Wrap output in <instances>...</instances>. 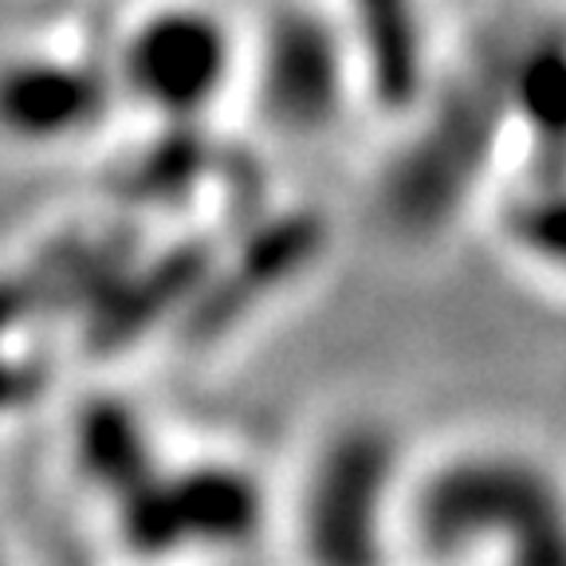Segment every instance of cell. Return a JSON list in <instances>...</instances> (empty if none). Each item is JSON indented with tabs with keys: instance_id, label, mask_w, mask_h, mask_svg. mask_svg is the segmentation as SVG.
Returning <instances> with one entry per match:
<instances>
[{
	"instance_id": "obj_8",
	"label": "cell",
	"mask_w": 566,
	"mask_h": 566,
	"mask_svg": "<svg viewBox=\"0 0 566 566\" xmlns=\"http://www.w3.org/2000/svg\"><path fill=\"white\" fill-rule=\"evenodd\" d=\"M346 44L374 103L386 111H409L421 98L424 35L417 0H350Z\"/></svg>"
},
{
	"instance_id": "obj_2",
	"label": "cell",
	"mask_w": 566,
	"mask_h": 566,
	"mask_svg": "<svg viewBox=\"0 0 566 566\" xmlns=\"http://www.w3.org/2000/svg\"><path fill=\"white\" fill-rule=\"evenodd\" d=\"M401 441L378 417H346L318 437L295 495L307 566H381L401 535Z\"/></svg>"
},
{
	"instance_id": "obj_6",
	"label": "cell",
	"mask_w": 566,
	"mask_h": 566,
	"mask_svg": "<svg viewBox=\"0 0 566 566\" xmlns=\"http://www.w3.org/2000/svg\"><path fill=\"white\" fill-rule=\"evenodd\" d=\"M111 106V80L87 63H0V134L32 146L95 130Z\"/></svg>"
},
{
	"instance_id": "obj_5",
	"label": "cell",
	"mask_w": 566,
	"mask_h": 566,
	"mask_svg": "<svg viewBox=\"0 0 566 566\" xmlns=\"http://www.w3.org/2000/svg\"><path fill=\"white\" fill-rule=\"evenodd\" d=\"M488 98L472 91L464 103L452 106V115L437 118L421 142L406 154L394 177H389V205L406 232H429L444 224L449 209L464 193V181H476V166L484 161L488 142L495 134V118H504V103L492 115L484 111Z\"/></svg>"
},
{
	"instance_id": "obj_4",
	"label": "cell",
	"mask_w": 566,
	"mask_h": 566,
	"mask_svg": "<svg viewBox=\"0 0 566 566\" xmlns=\"http://www.w3.org/2000/svg\"><path fill=\"white\" fill-rule=\"evenodd\" d=\"M256 103L268 126L287 138H318L335 130L350 98L354 55L343 24L315 9H280L256 48Z\"/></svg>"
},
{
	"instance_id": "obj_11",
	"label": "cell",
	"mask_w": 566,
	"mask_h": 566,
	"mask_svg": "<svg viewBox=\"0 0 566 566\" xmlns=\"http://www.w3.org/2000/svg\"><path fill=\"white\" fill-rule=\"evenodd\" d=\"M504 232L531 268L566 283V169L539 174L507 205Z\"/></svg>"
},
{
	"instance_id": "obj_10",
	"label": "cell",
	"mask_w": 566,
	"mask_h": 566,
	"mask_svg": "<svg viewBox=\"0 0 566 566\" xmlns=\"http://www.w3.org/2000/svg\"><path fill=\"white\" fill-rule=\"evenodd\" d=\"M80 464L91 480L106 488V492L126 495L130 488L146 484L154 476L150 441L142 433L138 417L130 406L118 401H91L80 417Z\"/></svg>"
},
{
	"instance_id": "obj_12",
	"label": "cell",
	"mask_w": 566,
	"mask_h": 566,
	"mask_svg": "<svg viewBox=\"0 0 566 566\" xmlns=\"http://www.w3.org/2000/svg\"><path fill=\"white\" fill-rule=\"evenodd\" d=\"M24 315V287L20 283H0V335Z\"/></svg>"
},
{
	"instance_id": "obj_3",
	"label": "cell",
	"mask_w": 566,
	"mask_h": 566,
	"mask_svg": "<svg viewBox=\"0 0 566 566\" xmlns=\"http://www.w3.org/2000/svg\"><path fill=\"white\" fill-rule=\"evenodd\" d=\"M240 71V40L209 4L169 0L126 32L118 83L134 103L169 123H193L232 87Z\"/></svg>"
},
{
	"instance_id": "obj_1",
	"label": "cell",
	"mask_w": 566,
	"mask_h": 566,
	"mask_svg": "<svg viewBox=\"0 0 566 566\" xmlns=\"http://www.w3.org/2000/svg\"><path fill=\"white\" fill-rule=\"evenodd\" d=\"M401 535L437 563L566 566V484L512 444H472L406 480Z\"/></svg>"
},
{
	"instance_id": "obj_9",
	"label": "cell",
	"mask_w": 566,
	"mask_h": 566,
	"mask_svg": "<svg viewBox=\"0 0 566 566\" xmlns=\"http://www.w3.org/2000/svg\"><path fill=\"white\" fill-rule=\"evenodd\" d=\"M504 118L531 134L535 150L547 158L543 174L566 169V40L543 35L527 44L500 71Z\"/></svg>"
},
{
	"instance_id": "obj_7",
	"label": "cell",
	"mask_w": 566,
	"mask_h": 566,
	"mask_svg": "<svg viewBox=\"0 0 566 566\" xmlns=\"http://www.w3.org/2000/svg\"><path fill=\"white\" fill-rule=\"evenodd\" d=\"M169 531L174 543H197V547H240L256 539L268 515L264 484L240 464L209 460L181 469L177 476L161 480Z\"/></svg>"
}]
</instances>
